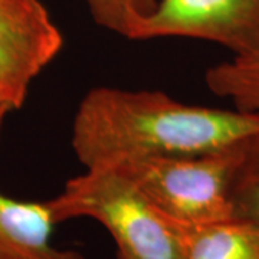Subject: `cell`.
<instances>
[{"mask_svg": "<svg viewBox=\"0 0 259 259\" xmlns=\"http://www.w3.org/2000/svg\"><path fill=\"white\" fill-rule=\"evenodd\" d=\"M259 133V114L183 104L161 91L95 87L75 112L71 146L85 168L203 154Z\"/></svg>", "mask_w": 259, "mask_h": 259, "instance_id": "cell-1", "label": "cell"}, {"mask_svg": "<svg viewBox=\"0 0 259 259\" xmlns=\"http://www.w3.org/2000/svg\"><path fill=\"white\" fill-rule=\"evenodd\" d=\"M48 203L56 223L79 218L101 223L118 259H182L179 226L117 167L85 168Z\"/></svg>", "mask_w": 259, "mask_h": 259, "instance_id": "cell-2", "label": "cell"}, {"mask_svg": "<svg viewBox=\"0 0 259 259\" xmlns=\"http://www.w3.org/2000/svg\"><path fill=\"white\" fill-rule=\"evenodd\" d=\"M248 140L203 154L140 158L112 167L173 223L221 222L232 219V183Z\"/></svg>", "mask_w": 259, "mask_h": 259, "instance_id": "cell-3", "label": "cell"}, {"mask_svg": "<svg viewBox=\"0 0 259 259\" xmlns=\"http://www.w3.org/2000/svg\"><path fill=\"white\" fill-rule=\"evenodd\" d=\"M189 37L218 44L232 56L259 52V0H157L134 40Z\"/></svg>", "mask_w": 259, "mask_h": 259, "instance_id": "cell-4", "label": "cell"}, {"mask_svg": "<svg viewBox=\"0 0 259 259\" xmlns=\"http://www.w3.org/2000/svg\"><path fill=\"white\" fill-rule=\"evenodd\" d=\"M62 45L64 36L40 0H0V102L19 110Z\"/></svg>", "mask_w": 259, "mask_h": 259, "instance_id": "cell-5", "label": "cell"}, {"mask_svg": "<svg viewBox=\"0 0 259 259\" xmlns=\"http://www.w3.org/2000/svg\"><path fill=\"white\" fill-rule=\"evenodd\" d=\"M58 223L47 202H25L0 192V259H85L52 245Z\"/></svg>", "mask_w": 259, "mask_h": 259, "instance_id": "cell-6", "label": "cell"}, {"mask_svg": "<svg viewBox=\"0 0 259 259\" xmlns=\"http://www.w3.org/2000/svg\"><path fill=\"white\" fill-rule=\"evenodd\" d=\"M179 226L182 259H259V226L238 219Z\"/></svg>", "mask_w": 259, "mask_h": 259, "instance_id": "cell-7", "label": "cell"}, {"mask_svg": "<svg viewBox=\"0 0 259 259\" xmlns=\"http://www.w3.org/2000/svg\"><path fill=\"white\" fill-rule=\"evenodd\" d=\"M207 88L236 110L259 114V52L232 56L206 72Z\"/></svg>", "mask_w": 259, "mask_h": 259, "instance_id": "cell-8", "label": "cell"}, {"mask_svg": "<svg viewBox=\"0 0 259 259\" xmlns=\"http://www.w3.org/2000/svg\"><path fill=\"white\" fill-rule=\"evenodd\" d=\"M232 219L259 226V133L250 137L231 189Z\"/></svg>", "mask_w": 259, "mask_h": 259, "instance_id": "cell-9", "label": "cell"}, {"mask_svg": "<svg viewBox=\"0 0 259 259\" xmlns=\"http://www.w3.org/2000/svg\"><path fill=\"white\" fill-rule=\"evenodd\" d=\"M87 5L98 26L134 40L141 22L151 15L157 0H87Z\"/></svg>", "mask_w": 259, "mask_h": 259, "instance_id": "cell-10", "label": "cell"}, {"mask_svg": "<svg viewBox=\"0 0 259 259\" xmlns=\"http://www.w3.org/2000/svg\"><path fill=\"white\" fill-rule=\"evenodd\" d=\"M10 112V110L3 104L0 102V131H2V125H3V121H5V117Z\"/></svg>", "mask_w": 259, "mask_h": 259, "instance_id": "cell-11", "label": "cell"}]
</instances>
